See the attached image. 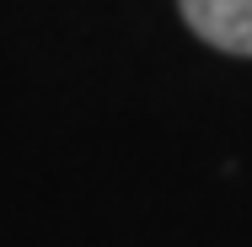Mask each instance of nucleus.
<instances>
[{
  "label": "nucleus",
  "mask_w": 252,
  "mask_h": 247,
  "mask_svg": "<svg viewBox=\"0 0 252 247\" xmlns=\"http://www.w3.org/2000/svg\"><path fill=\"white\" fill-rule=\"evenodd\" d=\"M183 22L225 54H252V0H177Z\"/></svg>",
  "instance_id": "obj_1"
}]
</instances>
